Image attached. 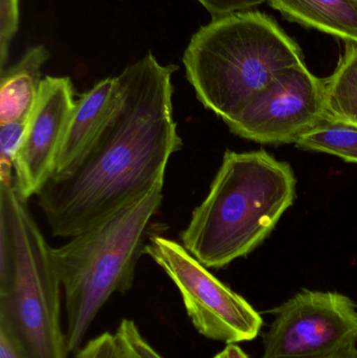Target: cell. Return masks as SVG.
<instances>
[{"label": "cell", "instance_id": "obj_1", "mask_svg": "<svg viewBox=\"0 0 357 358\" xmlns=\"http://www.w3.org/2000/svg\"><path fill=\"white\" fill-rule=\"evenodd\" d=\"M177 69L149 52L117 76L121 100L102 134L71 171L52 176L37 194L52 236L83 233L163 183L182 147L172 102Z\"/></svg>", "mask_w": 357, "mask_h": 358}, {"label": "cell", "instance_id": "obj_2", "mask_svg": "<svg viewBox=\"0 0 357 358\" xmlns=\"http://www.w3.org/2000/svg\"><path fill=\"white\" fill-rule=\"evenodd\" d=\"M289 164L265 150L226 151L205 199L180 234L184 248L207 268H224L268 238L296 198Z\"/></svg>", "mask_w": 357, "mask_h": 358}, {"label": "cell", "instance_id": "obj_3", "mask_svg": "<svg viewBox=\"0 0 357 358\" xmlns=\"http://www.w3.org/2000/svg\"><path fill=\"white\" fill-rule=\"evenodd\" d=\"M52 248L14 179L0 180V330L24 358H67Z\"/></svg>", "mask_w": 357, "mask_h": 358}, {"label": "cell", "instance_id": "obj_4", "mask_svg": "<svg viewBox=\"0 0 357 358\" xmlns=\"http://www.w3.org/2000/svg\"><path fill=\"white\" fill-rule=\"evenodd\" d=\"M182 63L199 102L226 123L280 73L304 60L299 45L274 18L245 10L201 27Z\"/></svg>", "mask_w": 357, "mask_h": 358}, {"label": "cell", "instance_id": "obj_5", "mask_svg": "<svg viewBox=\"0 0 357 358\" xmlns=\"http://www.w3.org/2000/svg\"><path fill=\"white\" fill-rule=\"evenodd\" d=\"M163 183L113 213L94 227L52 248L65 294L69 353L84 338L105 303L131 289L146 236L163 202Z\"/></svg>", "mask_w": 357, "mask_h": 358}, {"label": "cell", "instance_id": "obj_6", "mask_svg": "<svg viewBox=\"0 0 357 358\" xmlns=\"http://www.w3.org/2000/svg\"><path fill=\"white\" fill-rule=\"evenodd\" d=\"M145 254L167 273L182 294L187 313L197 331L224 344L251 342L260 334V313L237 292L210 273L182 244L152 235Z\"/></svg>", "mask_w": 357, "mask_h": 358}, {"label": "cell", "instance_id": "obj_7", "mask_svg": "<svg viewBox=\"0 0 357 358\" xmlns=\"http://www.w3.org/2000/svg\"><path fill=\"white\" fill-rule=\"evenodd\" d=\"M272 313L262 358H344L357 352V304L345 294L303 289Z\"/></svg>", "mask_w": 357, "mask_h": 358}, {"label": "cell", "instance_id": "obj_8", "mask_svg": "<svg viewBox=\"0 0 357 358\" xmlns=\"http://www.w3.org/2000/svg\"><path fill=\"white\" fill-rule=\"evenodd\" d=\"M324 113V81L302 63L280 73L226 124L233 134L254 142L296 144Z\"/></svg>", "mask_w": 357, "mask_h": 358}, {"label": "cell", "instance_id": "obj_9", "mask_svg": "<svg viewBox=\"0 0 357 358\" xmlns=\"http://www.w3.org/2000/svg\"><path fill=\"white\" fill-rule=\"evenodd\" d=\"M75 88L67 77L45 76L14 161V185L27 201L52 178L75 109Z\"/></svg>", "mask_w": 357, "mask_h": 358}, {"label": "cell", "instance_id": "obj_10", "mask_svg": "<svg viewBox=\"0 0 357 358\" xmlns=\"http://www.w3.org/2000/svg\"><path fill=\"white\" fill-rule=\"evenodd\" d=\"M119 100L117 77L98 82L77 99L52 176L67 173L79 163L115 115Z\"/></svg>", "mask_w": 357, "mask_h": 358}, {"label": "cell", "instance_id": "obj_11", "mask_svg": "<svg viewBox=\"0 0 357 358\" xmlns=\"http://www.w3.org/2000/svg\"><path fill=\"white\" fill-rule=\"evenodd\" d=\"M50 58V50L39 44L0 73V124L29 122L43 81L42 69Z\"/></svg>", "mask_w": 357, "mask_h": 358}, {"label": "cell", "instance_id": "obj_12", "mask_svg": "<svg viewBox=\"0 0 357 358\" xmlns=\"http://www.w3.org/2000/svg\"><path fill=\"white\" fill-rule=\"evenodd\" d=\"M285 18L357 43V0H266Z\"/></svg>", "mask_w": 357, "mask_h": 358}, {"label": "cell", "instance_id": "obj_13", "mask_svg": "<svg viewBox=\"0 0 357 358\" xmlns=\"http://www.w3.org/2000/svg\"><path fill=\"white\" fill-rule=\"evenodd\" d=\"M326 119L357 127V43L346 42L345 52L330 77L323 80Z\"/></svg>", "mask_w": 357, "mask_h": 358}, {"label": "cell", "instance_id": "obj_14", "mask_svg": "<svg viewBox=\"0 0 357 358\" xmlns=\"http://www.w3.org/2000/svg\"><path fill=\"white\" fill-rule=\"evenodd\" d=\"M298 148L318 151L357 164V127L323 117L296 143Z\"/></svg>", "mask_w": 357, "mask_h": 358}, {"label": "cell", "instance_id": "obj_15", "mask_svg": "<svg viewBox=\"0 0 357 358\" xmlns=\"http://www.w3.org/2000/svg\"><path fill=\"white\" fill-rule=\"evenodd\" d=\"M27 123L10 122L0 124V179L10 180L14 170V161L22 142Z\"/></svg>", "mask_w": 357, "mask_h": 358}, {"label": "cell", "instance_id": "obj_16", "mask_svg": "<svg viewBox=\"0 0 357 358\" xmlns=\"http://www.w3.org/2000/svg\"><path fill=\"white\" fill-rule=\"evenodd\" d=\"M115 336L126 358H163L145 340L138 326L131 320L124 319Z\"/></svg>", "mask_w": 357, "mask_h": 358}, {"label": "cell", "instance_id": "obj_17", "mask_svg": "<svg viewBox=\"0 0 357 358\" xmlns=\"http://www.w3.org/2000/svg\"><path fill=\"white\" fill-rule=\"evenodd\" d=\"M19 29V0H0V73L6 71L10 43Z\"/></svg>", "mask_w": 357, "mask_h": 358}, {"label": "cell", "instance_id": "obj_18", "mask_svg": "<svg viewBox=\"0 0 357 358\" xmlns=\"http://www.w3.org/2000/svg\"><path fill=\"white\" fill-rule=\"evenodd\" d=\"M75 358H126L115 334L105 332L90 340L75 353Z\"/></svg>", "mask_w": 357, "mask_h": 358}, {"label": "cell", "instance_id": "obj_19", "mask_svg": "<svg viewBox=\"0 0 357 358\" xmlns=\"http://www.w3.org/2000/svg\"><path fill=\"white\" fill-rule=\"evenodd\" d=\"M214 18L251 10L261 6L266 0H197Z\"/></svg>", "mask_w": 357, "mask_h": 358}, {"label": "cell", "instance_id": "obj_20", "mask_svg": "<svg viewBox=\"0 0 357 358\" xmlns=\"http://www.w3.org/2000/svg\"><path fill=\"white\" fill-rule=\"evenodd\" d=\"M0 358H24L13 341L0 330Z\"/></svg>", "mask_w": 357, "mask_h": 358}, {"label": "cell", "instance_id": "obj_21", "mask_svg": "<svg viewBox=\"0 0 357 358\" xmlns=\"http://www.w3.org/2000/svg\"><path fill=\"white\" fill-rule=\"evenodd\" d=\"M213 358H249L247 353L238 346V344L226 345L224 350L220 351Z\"/></svg>", "mask_w": 357, "mask_h": 358}, {"label": "cell", "instance_id": "obj_22", "mask_svg": "<svg viewBox=\"0 0 357 358\" xmlns=\"http://www.w3.org/2000/svg\"><path fill=\"white\" fill-rule=\"evenodd\" d=\"M344 358H357V352L356 353V355H350V357H344Z\"/></svg>", "mask_w": 357, "mask_h": 358}]
</instances>
